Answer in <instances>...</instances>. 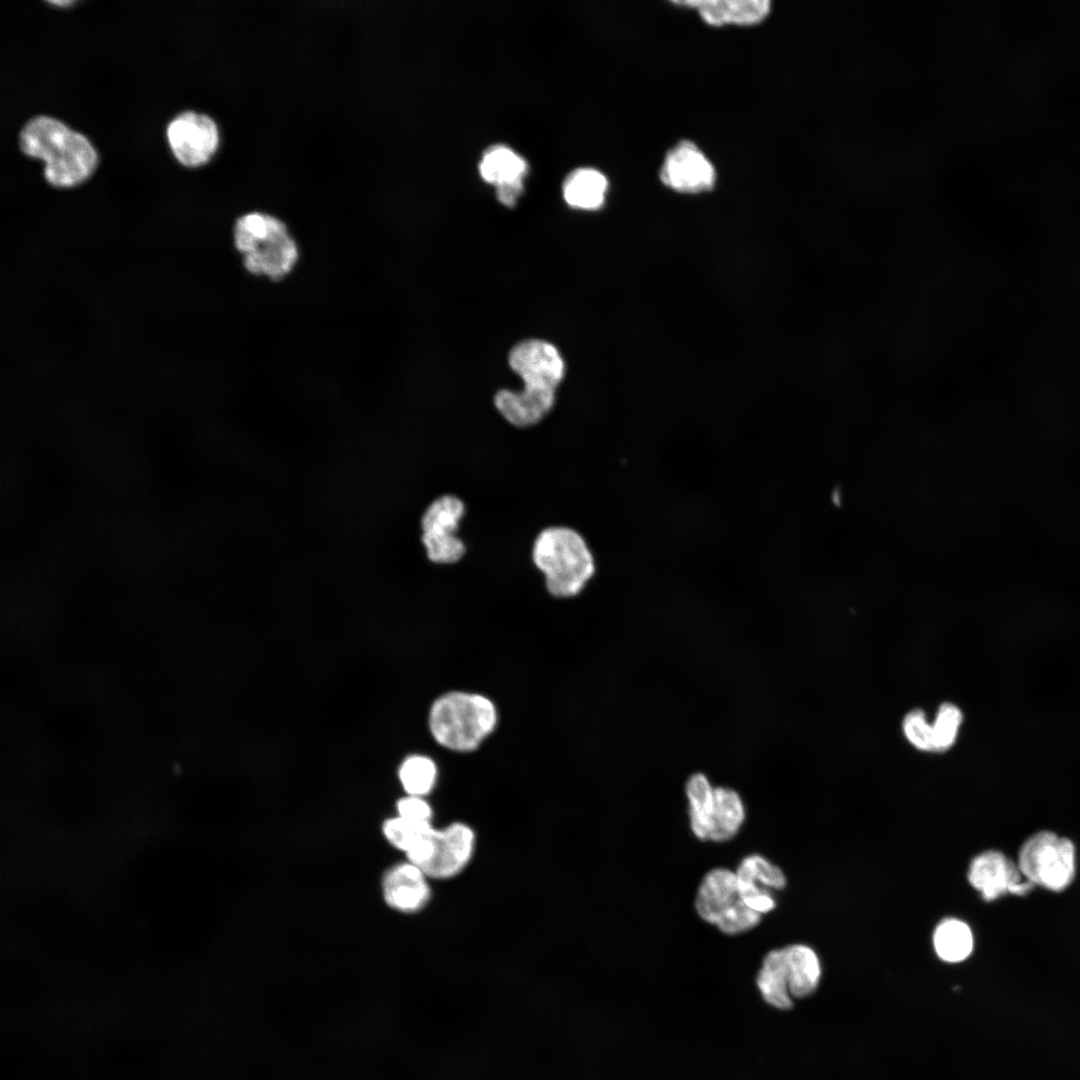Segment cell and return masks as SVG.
Wrapping results in <instances>:
<instances>
[{"label": "cell", "mask_w": 1080, "mask_h": 1080, "mask_svg": "<svg viewBox=\"0 0 1080 1080\" xmlns=\"http://www.w3.org/2000/svg\"><path fill=\"white\" fill-rule=\"evenodd\" d=\"M166 136L176 159L189 167L208 162L216 153L220 132L215 120L192 110L177 114L167 125Z\"/></svg>", "instance_id": "8"}, {"label": "cell", "mask_w": 1080, "mask_h": 1080, "mask_svg": "<svg viewBox=\"0 0 1080 1080\" xmlns=\"http://www.w3.org/2000/svg\"><path fill=\"white\" fill-rule=\"evenodd\" d=\"M433 828L429 822L412 821L397 815L384 822L383 833L391 845L407 853Z\"/></svg>", "instance_id": "24"}, {"label": "cell", "mask_w": 1080, "mask_h": 1080, "mask_svg": "<svg viewBox=\"0 0 1080 1080\" xmlns=\"http://www.w3.org/2000/svg\"><path fill=\"white\" fill-rule=\"evenodd\" d=\"M20 150L44 161V177L53 186L69 187L94 170L97 154L88 139L46 115L29 119L19 133Z\"/></svg>", "instance_id": "2"}, {"label": "cell", "mask_w": 1080, "mask_h": 1080, "mask_svg": "<svg viewBox=\"0 0 1080 1080\" xmlns=\"http://www.w3.org/2000/svg\"><path fill=\"white\" fill-rule=\"evenodd\" d=\"M523 193V181L496 186L498 200L508 207H513Z\"/></svg>", "instance_id": "29"}, {"label": "cell", "mask_w": 1080, "mask_h": 1080, "mask_svg": "<svg viewBox=\"0 0 1080 1080\" xmlns=\"http://www.w3.org/2000/svg\"><path fill=\"white\" fill-rule=\"evenodd\" d=\"M674 5L695 10L708 25L752 26L766 19L771 10L769 0H686Z\"/></svg>", "instance_id": "13"}, {"label": "cell", "mask_w": 1080, "mask_h": 1080, "mask_svg": "<svg viewBox=\"0 0 1080 1080\" xmlns=\"http://www.w3.org/2000/svg\"><path fill=\"white\" fill-rule=\"evenodd\" d=\"M744 818V805L739 794L728 787H714L709 840H730L738 832Z\"/></svg>", "instance_id": "19"}, {"label": "cell", "mask_w": 1080, "mask_h": 1080, "mask_svg": "<svg viewBox=\"0 0 1080 1080\" xmlns=\"http://www.w3.org/2000/svg\"><path fill=\"white\" fill-rule=\"evenodd\" d=\"M532 560L545 577L546 589L557 598L578 595L595 572L594 558L586 541L568 527L542 530L534 541Z\"/></svg>", "instance_id": "5"}, {"label": "cell", "mask_w": 1080, "mask_h": 1080, "mask_svg": "<svg viewBox=\"0 0 1080 1080\" xmlns=\"http://www.w3.org/2000/svg\"><path fill=\"white\" fill-rule=\"evenodd\" d=\"M756 983L762 998L770 1006L781 1010L793 1006L783 948L766 954Z\"/></svg>", "instance_id": "18"}, {"label": "cell", "mask_w": 1080, "mask_h": 1080, "mask_svg": "<svg viewBox=\"0 0 1080 1080\" xmlns=\"http://www.w3.org/2000/svg\"><path fill=\"white\" fill-rule=\"evenodd\" d=\"M465 513L461 499L443 495L435 499L421 519V539L428 559L437 564H453L465 554V545L457 536Z\"/></svg>", "instance_id": "7"}, {"label": "cell", "mask_w": 1080, "mask_h": 1080, "mask_svg": "<svg viewBox=\"0 0 1080 1080\" xmlns=\"http://www.w3.org/2000/svg\"><path fill=\"white\" fill-rule=\"evenodd\" d=\"M973 934L969 925L957 918H945L933 933V946L937 956L948 963L967 959L973 951Z\"/></svg>", "instance_id": "21"}, {"label": "cell", "mask_w": 1080, "mask_h": 1080, "mask_svg": "<svg viewBox=\"0 0 1080 1080\" xmlns=\"http://www.w3.org/2000/svg\"><path fill=\"white\" fill-rule=\"evenodd\" d=\"M788 972L789 990L794 998L812 994L820 981L821 965L815 951L804 944L783 948Z\"/></svg>", "instance_id": "17"}, {"label": "cell", "mask_w": 1080, "mask_h": 1080, "mask_svg": "<svg viewBox=\"0 0 1080 1080\" xmlns=\"http://www.w3.org/2000/svg\"><path fill=\"white\" fill-rule=\"evenodd\" d=\"M739 897L760 914L770 912L776 902L769 888L782 889L786 878L782 870L761 855L745 857L736 870Z\"/></svg>", "instance_id": "12"}, {"label": "cell", "mask_w": 1080, "mask_h": 1080, "mask_svg": "<svg viewBox=\"0 0 1080 1080\" xmlns=\"http://www.w3.org/2000/svg\"><path fill=\"white\" fill-rule=\"evenodd\" d=\"M233 243L245 270L272 281L286 278L296 267L300 250L287 224L261 210L247 211L235 220Z\"/></svg>", "instance_id": "3"}, {"label": "cell", "mask_w": 1080, "mask_h": 1080, "mask_svg": "<svg viewBox=\"0 0 1080 1080\" xmlns=\"http://www.w3.org/2000/svg\"><path fill=\"white\" fill-rule=\"evenodd\" d=\"M51 3L59 4V5H65V4H70L71 1H51Z\"/></svg>", "instance_id": "30"}, {"label": "cell", "mask_w": 1080, "mask_h": 1080, "mask_svg": "<svg viewBox=\"0 0 1080 1080\" xmlns=\"http://www.w3.org/2000/svg\"><path fill=\"white\" fill-rule=\"evenodd\" d=\"M1075 857V846L1070 839L1051 831H1039L1024 841L1017 864L1034 886L1060 892L1074 879Z\"/></svg>", "instance_id": "6"}, {"label": "cell", "mask_w": 1080, "mask_h": 1080, "mask_svg": "<svg viewBox=\"0 0 1080 1080\" xmlns=\"http://www.w3.org/2000/svg\"><path fill=\"white\" fill-rule=\"evenodd\" d=\"M713 791L714 787L702 773L693 774L686 783L690 826L700 840H709Z\"/></svg>", "instance_id": "22"}, {"label": "cell", "mask_w": 1080, "mask_h": 1080, "mask_svg": "<svg viewBox=\"0 0 1080 1080\" xmlns=\"http://www.w3.org/2000/svg\"><path fill=\"white\" fill-rule=\"evenodd\" d=\"M659 178L664 186L675 192L699 194L714 188L716 170L694 142L681 140L666 153Z\"/></svg>", "instance_id": "9"}, {"label": "cell", "mask_w": 1080, "mask_h": 1080, "mask_svg": "<svg viewBox=\"0 0 1080 1080\" xmlns=\"http://www.w3.org/2000/svg\"><path fill=\"white\" fill-rule=\"evenodd\" d=\"M739 899L736 874L725 868H716L703 878L697 891L695 907L704 921L716 925Z\"/></svg>", "instance_id": "15"}, {"label": "cell", "mask_w": 1080, "mask_h": 1080, "mask_svg": "<svg viewBox=\"0 0 1080 1080\" xmlns=\"http://www.w3.org/2000/svg\"><path fill=\"white\" fill-rule=\"evenodd\" d=\"M498 723L494 702L485 695L449 691L432 703L428 728L432 738L454 752H472L493 733Z\"/></svg>", "instance_id": "4"}, {"label": "cell", "mask_w": 1080, "mask_h": 1080, "mask_svg": "<svg viewBox=\"0 0 1080 1080\" xmlns=\"http://www.w3.org/2000/svg\"><path fill=\"white\" fill-rule=\"evenodd\" d=\"M509 364L522 378L524 388L499 391L494 399L495 406L516 427L535 425L554 405L556 388L564 376L563 359L554 345L529 339L513 347Z\"/></svg>", "instance_id": "1"}, {"label": "cell", "mask_w": 1080, "mask_h": 1080, "mask_svg": "<svg viewBox=\"0 0 1080 1080\" xmlns=\"http://www.w3.org/2000/svg\"><path fill=\"white\" fill-rule=\"evenodd\" d=\"M438 770L434 760L426 755L413 754L400 764L398 777L407 795L429 794L437 780Z\"/></svg>", "instance_id": "23"}, {"label": "cell", "mask_w": 1080, "mask_h": 1080, "mask_svg": "<svg viewBox=\"0 0 1080 1080\" xmlns=\"http://www.w3.org/2000/svg\"><path fill=\"white\" fill-rule=\"evenodd\" d=\"M968 881L987 902L1007 893L1024 896L1035 887L1024 877L1017 862L998 850L983 851L972 859Z\"/></svg>", "instance_id": "10"}, {"label": "cell", "mask_w": 1080, "mask_h": 1080, "mask_svg": "<svg viewBox=\"0 0 1080 1080\" xmlns=\"http://www.w3.org/2000/svg\"><path fill=\"white\" fill-rule=\"evenodd\" d=\"M396 809L400 817L417 822L431 823L432 808L422 796L406 795L398 800Z\"/></svg>", "instance_id": "28"}, {"label": "cell", "mask_w": 1080, "mask_h": 1080, "mask_svg": "<svg viewBox=\"0 0 1080 1080\" xmlns=\"http://www.w3.org/2000/svg\"><path fill=\"white\" fill-rule=\"evenodd\" d=\"M608 187L606 176L599 170L577 168L569 173L563 183V197L573 208L594 211L604 205Z\"/></svg>", "instance_id": "16"}, {"label": "cell", "mask_w": 1080, "mask_h": 1080, "mask_svg": "<svg viewBox=\"0 0 1080 1080\" xmlns=\"http://www.w3.org/2000/svg\"><path fill=\"white\" fill-rule=\"evenodd\" d=\"M475 847V834L464 823L435 829L430 851L420 869L427 877L447 879L457 875L469 863Z\"/></svg>", "instance_id": "11"}, {"label": "cell", "mask_w": 1080, "mask_h": 1080, "mask_svg": "<svg viewBox=\"0 0 1080 1080\" xmlns=\"http://www.w3.org/2000/svg\"><path fill=\"white\" fill-rule=\"evenodd\" d=\"M903 731L909 742L919 750L933 752L932 725L921 709L909 711L903 719Z\"/></svg>", "instance_id": "27"}, {"label": "cell", "mask_w": 1080, "mask_h": 1080, "mask_svg": "<svg viewBox=\"0 0 1080 1080\" xmlns=\"http://www.w3.org/2000/svg\"><path fill=\"white\" fill-rule=\"evenodd\" d=\"M527 171L526 160L510 147L500 144L489 147L479 164L481 177L495 187L523 181Z\"/></svg>", "instance_id": "20"}, {"label": "cell", "mask_w": 1080, "mask_h": 1080, "mask_svg": "<svg viewBox=\"0 0 1080 1080\" xmlns=\"http://www.w3.org/2000/svg\"><path fill=\"white\" fill-rule=\"evenodd\" d=\"M383 895L386 903L393 909L407 913L416 912L430 899L427 875L409 861L397 864L384 875Z\"/></svg>", "instance_id": "14"}, {"label": "cell", "mask_w": 1080, "mask_h": 1080, "mask_svg": "<svg viewBox=\"0 0 1080 1080\" xmlns=\"http://www.w3.org/2000/svg\"><path fill=\"white\" fill-rule=\"evenodd\" d=\"M962 720V712L956 705L948 702L941 704L932 724L933 752H945L952 747Z\"/></svg>", "instance_id": "25"}, {"label": "cell", "mask_w": 1080, "mask_h": 1080, "mask_svg": "<svg viewBox=\"0 0 1080 1080\" xmlns=\"http://www.w3.org/2000/svg\"><path fill=\"white\" fill-rule=\"evenodd\" d=\"M761 921V914L750 908L741 898L716 923L718 929L735 935L752 929Z\"/></svg>", "instance_id": "26"}]
</instances>
